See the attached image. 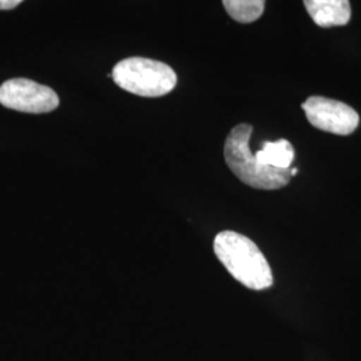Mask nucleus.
<instances>
[{
    "label": "nucleus",
    "instance_id": "obj_7",
    "mask_svg": "<svg viewBox=\"0 0 361 361\" xmlns=\"http://www.w3.org/2000/svg\"><path fill=\"white\" fill-rule=\"evenodd\" d=\"M261 165L274 169H290L295 159V150L286 140L265 142L262 149L255 154Z\"/></svg>",
    "mask_w": 361,
    "mask_h": 361
},
{
    "label": "nucleus",
    "instance_id": "obj_2",
    "mask_svg": "<svg viewBox=\"0 0 361 361\" xmlns=\"http://www.w3.org/2000/svg\"><path fill=\"white\" fill-rule=\"evenodd\" d=\"M253 128L247 123H240L229 133L224 155L229 169L245 185L261 189L276 190L284 188L290 180V169H274L261 165L250 152V137Z\"/></svg>",
    "mask_w": 361,
    "mask_h": 361
},
{
    "label": "nucleus",
    "instance_id": "obj_3",
    "mask_svg": "<svg viewBox=\"0 0 361 361\" xmlns=\"http://www.w3.org/2000/svg\"><path fill=\"white\" fill-rule=\"evenodd\" d=\"M111 75L121 89L146 98L166 95L177 85V74L170 66L140 56L116 63Z\"/></svg>",
    "mask_w": 361,
    "mask_h": 361
},
{
    "label": "nucleus",
    "instance_id": "obj_6",
    "mask_svg": "<svg viewBox=\"0 0 361 361\" xmlns=\"http://www.w3.org/2000/svg\"><path fill=\"white\" fill-rule=\"evenodd\" d=\"M307 11L317 26H345L350 20V3L348 0H307Z\"/></svg>",
    "mask_w": 361,
    "mask_h": 361
},
{
    "label": "nucleus",
    "instance_id": "obj_8",
    "mask_svg": "<svg viewBox=\"0 0 361 361\" xmlns=\"http://www.w3.org/2000/svg\"><path fill=\"white\" fill-rule=\"evenodd\" d=\"M222 4L231 18L240 23L257 20L265 10V1L262 0H225Z\"/></svg>",
    "mask_w": 361,
    "mask_h": 361
},
{
    "label": "nucleus",
    "instance_id": "obj_1",
    "mask_svg": "<svg viewBox=\"0 0 361 361\" xmlns=\"http://www.w3.org/2000/svg\"><path fill=\"white\" fill-rule=\"evenodd\" d=\"M214 253L233 277L253 290L273 284L271 267L258 246L240 233L225 231L214 240Z\"/></svg>",
    "mask_w": 361,
    "mask_h": 361
},
{
    "label": "nucleus",
    "instance_id": "obj_4",
    "mask_svg": "<svg viewBox=\"0 0 361 361\" xmlns=\"http://www.w3.org/2000/svg\"><path fill=\"white\" fill-rule=\"evenodd\" d=\"M0 104L22 113L43 114L59 106V97L50 87L31 79L15 78L0 86Z\"/></svg>",
    "mask_w": 361,
    "mask_h": 361
},
{
    "label": "nucleus",
    "instance_id": "obj_5",
    "mask_svg": "<svg viewBox=\"0 0 361 361\" xmlns=\"http://www.w3.org/2000/svg\"><path fill=\"white\" fill-rule=\"evenodd\" d=\"M301 107L312 126L331 134L349 135L357 129L360 122L356 110L335 99L310 97Z\"/></svg>",
    "mask_w": 361,
    "mask_h": 361
},
{
    "label": "nucleus",
    "instance_id": "obj_9",
    "mask_svg": "<svg viewBox=\"0 0 361 361\" xmlns=\"http://www.w3.org/2000/svg\"><path fill=\"white\" fill-rule=\"evenodd\" d=\"M20 3V0H0V10H13Z\"/></svg>",
    "mask_w": 361,
    "mask_h": 361
},
{
    "label": "nucleus",
    "instance_id": "obj_10",
    "mask_svg": "<svg viewBox=\"0 0 361 361\" xmlns=\"http://www.w3.org/2000/svg\"><path fill=\"white\" fill-rule=\"evenodd\" d=\"M297 173H298V169L290 168V176H292V177H293V176H296Z\"/></svg>",
    "mask_w": 361,
    "mask_h": 361
}]
</instances>
